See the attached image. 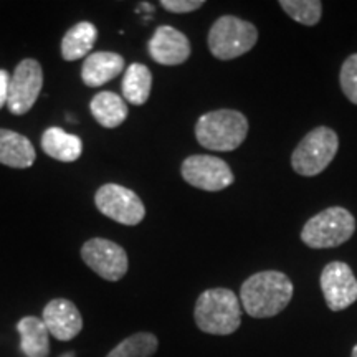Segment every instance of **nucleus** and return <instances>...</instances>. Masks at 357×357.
<instances>
[{"mask_svg":"<svg viewBox=\"0 0 357 357\" xmlns=\"http://www.w3.org/2000/svg\"><path fill=\"white\" fill-rule=\"evenodd\" d=\"M293 291V283L287 275L266 270L243 281L240 288V303L252 318H273L289 305Z\"/></svg>","mask_w":357,"mask_h":357,"instance_id":"1","label":"nucleus"},{"mask_svg":"<svg viewBox=\"0 0 357 357\" xmlns=\"http://www.w3.org/2000/svg\"><path fill=\"white\" fill-rule=\"evenodd\" d=\"M200 331L213 336H229L242 324V306L238 296L229 288H211L197 298L194 310Z\"/></svg>","mask_w":357,"mask_h":357,"instance_id":"2","label":"nucleus"},{"mask_svg":"<svg viewBox=\"0 0 357 357\" xmlns=\"http://www.w3.org/2000/svg\"><path fill=\"white\" fill-rule=\"evenodd\" d=\"M248 119L236 109L208 111L195 124L199 144L215 153H231L247 139Z\"/></svg>","mask_w":357,"mask_h":357,"instance_id":"3","label":"nucleus"},{"mask_svg":"<svg viewBox=\"0 0 357 357\" xmlns=\"http://www.w3.org/2000/svg\"><path fill=\"white\" fill-rule=\"evenodd\" d=\"M257 42V26L235 15H223L217 19L207 37L208 50L222 61L235 60L245 55L255 47Z\"/></svg>","mask_w":357,"mask_h":357,"instance_id":"4","label":"nucleus"},{"mask_svg":"<svg viewBox=\"0 0 357 357\" xmlns=\"http://www.w3.org/2000/svg\"><path fill=\"white\" fill-rule=\"evenodd\" d=\"M356 231V218L344 207H329L311 217L301 230V240L310 248H336Z\"/></svg>","mask_w":357,"mask_h":357,"instance_id":"5","label":"nucleus"},{"mask_svg":"<svg viewBox=\"0 0 357 357\" xmlns=\"http://www.w3.org/2000/svg\"><path fill=\"white\" fill-rule=\"evenodd\" d=\"M339 149L336 131L328 126H318L303 137L291 154V167L300 176L314 177L324 171Z\"/></svg>","mask_w":357,"mask_h":357,"instance_id":"6","label":"nucleus"},{"mask_svg":"<svg viewBox=\"0 0 357 357\" xmlns=\"http://www.w3.org/2000/svg\"><path fill=\"white\" fill-rule=\"evenodd\" d=\"M95 204L102 215L121 225L134 227L146 217V207L139 195L114 182L101 185L96 190Z\"/></svg>","mask_w":357,"mask_h":357,"instance_id":"7","label":"nucleus"},{"mask_svg":"<svg viewBox=\"0 0 357 357\" xmlns=\"http://www.w3.org/2000/svg\"><path fill=\"white\" fill-rule=\"evenodd\" d=\"M181 174L187 184L205 192H220L235 182L229 164L211 154L189 155L182 162Z\"/></svg>","mask_w":357,"mask_h":357,"instance_id":"8","label":"nucleus"},{"mask_svg":"<svg viewBox=\"0 0 357 357\" xmlns=\"http://www.w3.org/2000/svg\"><path fill=\"white\" fill-rule=\"evenodd\" d=\"M43 86L42 65L33 58H25L17 65L8 84L7 108L12 114H25L33 108Z\"/></svg>","mask_w":357,"mask_h":357,"instance_id":"9","label":"nucleus"},{"mask_svg":"<svg viewBox=\"0 0 357 357\" xmlns=\"http://www.w3.org/2000/svg\"><path fill=\"white\" fill-rule=\"evenodd\" d=\"M82 258L88 268L106 281H119L128 273V253L121 245L106 238H91L82 247Z\"/></svg>","mask_w":357,"mask_h":357,"instance_id":"10","label":"nucleus"},{"mask_svg":"<svg viewBox=\"0 0 357 357\" xmlns=\"http://www.w3.org/2000/svg\"><path fill=\"white\" fill-rule=\"evenodd\" d=\"M321 289L331 311H344L357 301V278L344 261H331L321 271Z\"/></svg>","mask_w":357,"mask_h":357,"instance_id":"11","label":"nucleus"},{"mask_svg":"<svg viewBox=\"0 0 357 357\" xmlns=\"http://www.w3.org/2000/svg\"><path fill=\"white\" fill-rule=\"evenodd\" d=\"M147 52L155 63L177 66L189 60L192 47L185 33L171 25H160L147 43Z\"/></svg>","mask_w":357,"mask_h":357,"instance_id":"12","label":"nucleus"},{"mask_svg":"<svg viewBox=\"0 0 357 357\" xmlns=\"http://www.w3.org/2000/svg\"><path fill=\"white\" fill-rule=\"evenodd\" d=\"M42 321L47 326L50 336L58 341H71L82 333V312L73 301L65 298H55L45 306Z\"/></svg>","mask_w":357,"mask_h":357,"instance_id":"13","label":"nucleus"},{"mask_svg":"<svg viewBox=\"0 0 357 357\" xmlns=\"http://www.w3.org/2000/svg\"><path fill=\"white\" fill-rule=\"evenodd\" d=\"M124 71V58L113 52H95L84 58L82 79L89 88L102 86Z\"/></svg>","mask_w":357,"mask_h":357,"instance_id":"14","label":"nucleus"},{"mask_svg":"<svg viewBox=\"0 0 357 357\" xmlns=\"http://www.w3.org/2000/svg\"><path fill=\"white\" fill-rule=\"evenodd\" d=\"M37 153L29 137L0 128V164L13 169H29L33 166Z\"/></svg>","mask_w":357,"mask_h":357,"instance_id":"15","label":"nucleus"},{"mask_svg":"<svg viewBox=\"0 0 357 357\" xmlns=\"http://www.w3.org/2000/svg\"><path fill=\"white\" fill-rule=\"evenodd\" d=\"M40 144L48 158L60 160V162H75L82 158L83 153L82 139L56 126L45 129Z\"/></svg>","mask_w":357,"mask_h":357,"instance_id":"16","label":"nucleus"},{"mask_svg":"<svg viewBox=\"0 0 357 357\" xmlns=\"http://www.w3.org/2000/svg\"><path fill=\"white\" fill-rule=\"evenodd\" d=\"M20 334V349L25 357L50 356V333L37 316H25L17 323Z\"/></svg>","mask_w":357,"mask_h":357,"instance_id":"17","label":"nucleus"},{"mask_svg":"<svg viewBox=\"0 0 357 357\" xmlns=\"http://www.w3.org/2000/svg\"><path fill=\"white\" fill-rule=\"evenodd\" d=\"M89 111L102 128H118L128 119V105L124 98L113 91H101L89 102Z\"/></svg>","mask_w":357,"mask_h":357,"instance_id":"18","label":"nucleus"},{"mask_svg":"<svg viewBox=\"0 0 357 357\" xmlns=\"http://www.w3.org/2000/svg\"><path fill=\"white\" fill-rule=\"evenodd\" d=\"M98 29L91 22H78L61 40V56L66 61H77L91 55L96 42Z\"/></svg>","mask_w":357,"mask_h":357,"instance_id":"19","label":"nucleus"},{"mask_svg":"<svg viewBox=\"0 0 357 357\" xmlns=\"http://www.w3.org/2000/svg\"><path fill=\"white\" fill-rule=\"evenodd\" d=\"M121 89L124 101L134 106L146 105L153 89V73L146 65L131 63L124 71Z\"/></svg>","mask_w":357,"mask_h":357,"instance_id":"20","label":"nucleus"},{"mask_svg":"<svg viewBox=\"0 0 357 357\" xmlns=\"http://www.w3.org/2000/svg\"><path fill=\"white\" fill-rule=\"evenodd\" d=\"M159 339L153 333H136L123 339L106 357H153L158 352Z\"/></svg>","mask_w":357,"mask_h":357,"instance_id":"21","label":"nucleus"},{"mask_svg":"<svg viewBox=\"0 0 357 357\" xmlns=\"http://www.w3.org/2000/svg\"><path fill=\"white\" fill-rule=\"evenodd\" d=\"M280 7L298 24L312 26L319 24L323 3L319 0H280Z\"/></svg>","mask_w":357,"mask_h":357,"instance_id":"22","label":"nucleus"},{"mask_svg":"<svg viewBox=\"0 0 357 357\" xmlns=\"http://www.w3.org/2000/svg\"><path fill=\"white\" fill-rule=\"evenodd\" d=\"M339 83L347 100L357 105V53L349 55L341 66Z\"/></svg>","mask_w":357,"mask_h":357,"instance_id":"23","label":"nucleus"},{"mask_svg":"<svg viewBox=\"0 0 357 357\" xmlns=\"http://www.w3.org/2000/svg\"><path fill=\"white\" fill-rule=\"evenodd\" d=\"M204 0H160V7L171 13H189L204 7Z\"/></svg>","mask_w":357,"mask_h":357,"instance_id":"24","label":"nucleus"},{"mask_svg":"<svg viewBox=\"0 0 357 357\" xmlns=\"http://www.w3.org/2000/svg\"><path fill=\"white\" fill-rule=\"evenodd\" d=\"M8 84H10V75L6 70H0V109L7 105Z\"/></svg>","mask_w":357,"mask_h":357,"instance_id":"25","label":"nucleus"},{"mask_svg":"<svg viewBox=\"0 0 357 357\" xmlns=\"http://www.w3.org/2000/svg\"><path fill=\"white\" fill-rule=\"evenodd\" d=\"M58 357H77V354H75L73 351H68V352H65V354H61V356H58Z\"/></svg>","mask_w":357,"mask_h":357,"instance_id":"26","label":"nucleus"},{"mask_svg":"<svg viewBox=\"0 0 357 357\" xmlns=\"http://www.w3.org/2000/svg\"><path fill=\"white\" fill-rule=\"evenodd\" d=\"M351 357H357V344L354 346V349H352V354H351Z\"/></svg>","mask_w":357,"mask_h":357,"instance_id":"27","label":"nucleus"}]
</instances>
